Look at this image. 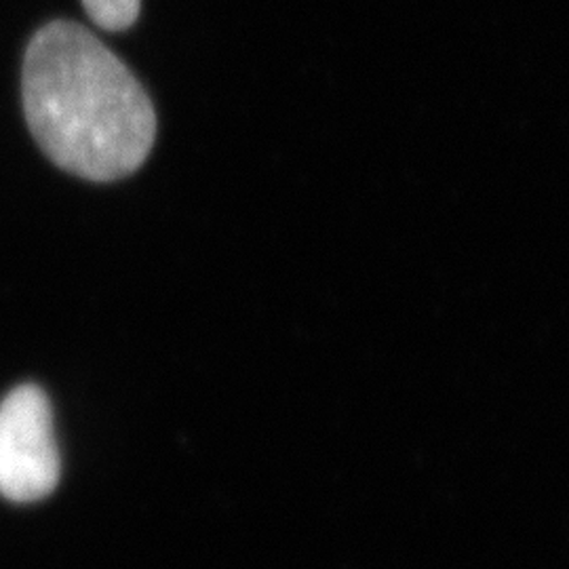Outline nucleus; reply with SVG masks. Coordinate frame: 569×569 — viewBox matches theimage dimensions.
Here are the masks:
<instances>
[{
  "instance_id": "f257e3e1",
  "label": "nucleus",
  "mask_w": 569,
  "mask_h": 569,
  "mask_svg": "<svg viewBox=\"0 0 569 569\" xmlns=\"http://www.w3.org/2000/svg\"><path fill=\"white\" fill-rule=\"evenodd\" d=\"M21 93L42 152L82 180L131 176L157 140V112L142 84L81 23L51 21L34 34Z\"/></svg>"
},
{
  "instance_id": "f03ea898",
  "label": "nucleus",
  "mask_w": 569,
  "mask_h": 569,
  "mask_svg": "<svg viewBox=\"0 0 569 569\" xmlns=\"http://www.w3.org/2000/svg\"><path fill=\"white\" fill-rule=\"evenodd\" d=\"M60 479L51 407L41 388L20 387L0 401V493L13 502L49 496Z\"/></svg>"
},
{
  "instance_id": "7ed1b4c3",
  "label": "nucleus",
  "mask_w": 569,
  "mask_h": 569,
  "mask_svg": "<svg viewBox=\"0 0 569 569\" xmlns=\"http://www.w3.org/2000/svg\"><path fill=\"white\" fill-rule=\"evenodd\" d=\"M82 4L91 21L108 32L131 28L142 9V0H82Z\"/></svg>"
}]
</instances>
